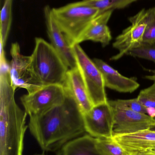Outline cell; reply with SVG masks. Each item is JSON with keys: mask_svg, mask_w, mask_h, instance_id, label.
Returning a JSON list of instances; mask_svg holds the SVG:
<instances>
[{"mask_svg": "<svg viewBox=\"0 0 155 155\" xmlns=\"http://www.w3.org/2000/svg\"><path fill=\"white\" fill-rule=\"evenodd\" d=\"M66 94L62 104L30 117V133L43 151H58L69 141L86 133L83 113L72 97L66 91Z\"/></svg>", "mask_w": 155, "mask_h": 155, "instance_id": "obj_1", "label": "cell"}, {"mask_svg": "<svg viewBox=\"0 0 155 155\" xmlns=\"http://www.w3.org/2000/svg\"><path fill=\"white\" fill-rule=\"evenodd\" d=\"M8 71L0 72V155H23L27 113L16 104Z\"/></svg>", "mask_w": 155, "mask_h": 155, "instance_id": "obj_2", "label": "cell"}, {"mask_svg": "<svg viewBox=\"0 0 155 155\" xmlns=\"http://www.w3.org/2000/svg\"><path fill=\"white\" fill-rule=\"evenodd\" d=\"M56 22L71 47L76 43L92 21L100 14L99 10L84 1L52 9Z\"/></svg>", "mask_w": 155, "mask_h": 155, "instance_id": "obj_3", "label": "cell"}, {"mask_svg": "<svg viewBox=\"0 0 155 155\" xmlns=\"http://www.w3.org/2000/svg\"><path fill=\"white\" fill-rule=\"evenodd\" d=\"M35 45L31 61L38 79L44 85L63 86L69 70L68 66L52 44L42 38H35Z\"/></svg>", "mask_w": 155, "mask_h": 155, "instance_id": "obj_4", "label": "cell"}, {"mask_svg": "<svg viewBox=\"0 0 155 155\" xmlns=\"http://www.w3.org/2000/svg\"><path fill=\"white\" fill-rule=\"evenodd\" d=\"M72 47L77 67L94 106L108 102L104 81L101 71L79 44L74 45Z\"/></svg>", "mask_w": 155, "mask_h": 155, "instance_id": "obj_5", "label": "cell"}, {"mask_svg": "<svg viewBox=\"0 0 155 155\" xmlns=\"http://www.w3.org/2000/svg\"><path fill=\"white\" fill-rule=\"evenodd\" d=\"M12 60L9 66V76L11 85L16 88L26 89L31 94L44 86L35 75L32 66L31 57L21 53L19 45L13 43L11 46Z\"/></svg>", "mask_w": 155, "mask_h": 155, "instance_id": "obj_6", "label": "cell"}, {"mask_svg": "<svg viewBox=\"0 0 155 155\" xmlns=\"http://www.w3.org/2000/svg\"><path fill=\"white\" fill-rule=\"evenodd\" d=\"M66 95L63 86L47 85L33 93L24 95L20 99L25 111L31 117L43 114L62 104Z\"/></svg>", "mask_w": 155, "mask_h": 155, "instance_id": "obj_7", "label": "cell"}, {"mask_svg": "<svg viewBox=\"0 0 155 155\" xmlns=\"http://www.w3.org/2000/svg\"><path fill=\"white\" fill-rule=\"evenodd\" d=\"M86 132L95 138L113 137V113L109 102L94 105L83 114Z\"/></svg>", "mask_w": 155, "mask_h": 155, "instance_id": "obj_8", "label": "cell"}, {"mask_svg": "<svg viewBox=\"0 0 155 155\" xmlns=\"http://www.w3.org/2000/svg\"><path fill=\"white\" fill-rule=\"evenodd\" d=\"M147 10L144 9L129 18L131 25L123 30L113 43L114 48L119 53L111 58L112 61L121 59L132 49L138 47L143 42L146 28Z\"/></svg>", "mask_w": 155, "mask_h": 155, "instance_id": "obj_9", "label": "cell"}, {"mask_svg": "<svg viewBox=\"0 0 155 155\" xmlns=\"http://www.w3.org/2000/svg\"><path fill=\"white\" fill-rule=\"evenodd\" d=\"M111 106L113 113V136L150 129L155 124L154 118L147 114Z\"/></svg>", "mask_w": 155, "mask_h": 155, "instance_id": "obj_10", "label": "cell"}, {"mask_svg": "<svg viewBox=\"0 0 155 155\" xmlns=\"http://www.w3.org/2000/svg\"><path fill=\"white\" fill-rule=\"evenodd\" d=\"M52 9L49 5L44 8V15L48 37L52 45L69 69L77 67L72 47L57 25L53 16Z\"/></svg>", "mask_w": 155, "mask_h": 155, "instance_id": "obj_11", "label": "cell"}, {"mask_svg": "<svg viewBox=\"0 0 155 155\" xmlns=\"http://www.w3.org/2000/svg\"><path fill=\"white\" fill-rule=\"evenodd\" d=\"M112 138L130 155L143 154L147 150L155 147V130L152 129L116 135Z\"/></svg>", "mask_w": 155, "mask_h": 155, "instance_id": "obj_12", "label": "cell"}, {"mask_svg": "<svg viewBox=\"0 0 155 155\" xmlns=\"http://www.w3.org/2000/svg\"><path fill=\"white\" fill-rule=\"evenodd\" d=\"M93 61L103 75L106 87L120 93H131L140 86L134 78L123 76L103 60L94 59Z\"/></svg>", "mask_w": 155, "mask_h": 155, "instance_id": "obj_13", "label": "cell"}, {"mask_svg": "<svg viewBox=\"0 0 155 155\" xmlns=\"http://www.w3.org/2000/svg\"><path fill=\"white\" fill-rule=\"evenodd\" d=\"M63 86L75 100L83 114L93 108L94 104L78 67L68 70Z\"/></svg>", "mask_w": 155, "mask_h": 155, "instance_id": "obj_14", "label": "cell"}, {"mask_svg": "<svg viewBox=\"0 0 155 155\" xmlns=\"http://www.w3.org/2000/svg\"><path fill=\"white\" fill-rule=\"evenodd\" d=\"M113 11L109 10L97 15L92 21L76 44L91 41L100 43L103 47L108 45L112 40V36L107 23Z\"/></svg>", "mask_w": 155, "mask_h": 155, "instance_id": "obj_15", "label": "cell"}, {"mask_svg": "<svg viewBox=\"0 0 155 155\" xmlns=\"http://www.w3.org/2000/svg\"><path fill=\"white\" fill-rule=\"evenodd\" d=\"M96 139L88 134L78 137L65 144L59 155H100L96 147Z\"/></svg>", "mask_w": 155, "mask_h": 155, "instance_id": "obj_16", "label": "cell"}, {"mask_svg": "<svg viewBox=\"0 0 155 155\" xmlns=\"http://www.w3.org/2000/svg\"><path fill=\"white\" fill-rule=\"evenodd\" d=\"M13 0H5L1 11L0 44L4 48L11 29L12 22V5Z\"/></svg>", "mask_w": 155, "mask_h": 155, "instance_id": "obj_17", "label": "cell"}, {"mask_svg": "<svg viewBox=\"0 0 155 155\" xmlns=\"http://www.w3.org/2000/svg\"><path fill=\"white\" fill-rule=\"evenodd\" d=\"M96 147L100 155H130L113 138H96Z\"/></svg>", "mask_w": 155, "mask_h": 155, "instance_id": "obj_18", "label": "cell"}, {"mask_svg": "<svg viewBox=\"0 0 155 155\" xmlns=\"http://www.w3.org/2000/svg\"><path fill=\"white\" fill-rule=\"evenodd\" d=\"M137 1L138 0H95L87 2L90 5L98 9L100 14L109 10L114 11L125 8Z\"/></svg>", "mask_w": 155, "mask_h": 155, "instance_id": "obj_19", "label": "cell"}, {"mask_svg": "<svg viewBox=\"0 0 155 155\" xmlns=\"http://www.w3.org/2000/svg\"><path fill=\"white\" fill-rule=\"evenodd\" d=\"M126 55L149 60L155 63V42H143L138 47L129 51Z\"/></svg>", "mask_w": 155, "mask_h": 155, "instance_id": "obj_20", "label": "cell"}, {"mask_svg": "<svg viewBox=\"0 0 155 155\" xmlns=\"http://www.w3.org/2000/svg\"><path fill=\"white\" fill-rule=\"evenodd\" d=\"M111 105L115 106L121 108H125L137 113L149 115V110L145 107L138 98L130 99H117L108 100Z\"/></svg>", "mask_w": 155, "mask_h": 155, "instance_id": "obj_21", "label": "cell"}, {"mask_svg": "<svg viewBox=\"0 0 155 155\" xmlns=\"http://www.w3.org/2000/svg\"><path fill=\"white\" fill-rule=\"evenodd\" d=\"M142 104L149 110H153V118L155 117V81L147 88L143 89L137 97Z\"/></svg>", "mask_w": 155, "mask_h": 155, "instance_id": "obj_22", "label": "cell"}, {"mask_svg": "<svg viewBox=\"0 0 155 155\" xmlns=\"http://www.w3.org/2000/svg\"><path fill=\"white\" fill-rule=\"evenodd\" d=\"M146 24L143 42H155V6L147 10Z\"/></svg>", "mask_w": 155, "mask_h": 155, "instance_id": "obj_23", "label": "cell"}, {"mask_svg": "<svg viewBox=\"0 0 155 155\" xmlns=\"http://www.w3.org/2000/svg\"><path fill=\"white\" fill-rule=\"evenodd\" d=\"M150 72L153 74L152 75H147L145 76V78L147 79L152 80V81H153L154 82L155 81V70H150Z\"/></svg>", "mask_w": 155, "mask_h": 155, "instance_id": "obj_24", "label": "cell"}, {"mask_svg": "<svg viewBox=\"0 0 155 155\" xmlns=\"http://www.w3.org/2000/svg\"><path fill=\"white\" fill-rule=\"evenodd\" d=\"M142 155H155V147H153V148L147 150L146 152L144 154Z\"/></svg>", "mask_w": 155, "mask_h": 155, "instance_id": "obj_25", "label": "cell"}, {"mask_svg": "<svg viewBox=\"0 0 155 155\" xmlns=\"http://www.w3.org/2000/svg\"><path fill=\"white\" fill-rule=\"evenodd\" d=\"M150 129L153 130H155V124L154 125H153Z\"/></svg>", "mask_w": 155, "mask_h": 155, "instance_id": "obj_26", "label": "cell"}, {"mask_svg": "<svg viewBox=\"0 0 155 155\" xmlns=\"http://www.w3.org/2000/svg\"><path fill=\"white\" fill-rule=\"evenodd\" d=\"M83 1H86V2H88V1H95V0H83Z\"/></svg>", "mask_w": 155, "mask_h": 155, "instance_id": "obj_27", "label": "cell"}, {"mask_svg": "<svg viewBox=\"0 0 155 155\" xmlns=\"http://www.w3.org/2000/svg\"><path fill=\"white\" fill-rule=\"evenodd\" d=\"M44 155L43 154H36V155Z\"/></svg>", "mask_w": 155, "mask_h": 155, "instance_id": "obj_28", "label": "cell"}, {"mask_svg": "<svg viewBox=\"0 0 155 155\" xmlns=\"http://www.w3.org/2000/svg\"></svg>", "mask_w": 155, "mask_h": 155, "instance_id": "obj_29", "label": "cell"}, {"mask_svg": "<svg viewBox=\"0 0 155 155\" xmlns=\"http://www.w3.org/2000/svg\"><path fill=\"white\" fill-rule=\"evenodd\" d=\"M154 119H155V117H154Z\"/></svg>", "mask_w": 155, "mask_h": 155, "instance_id": "obj_30", "label": "cell"}]
</instances>
